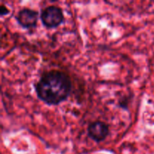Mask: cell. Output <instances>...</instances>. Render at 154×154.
Returning <instances> with one entry per match:
<instances>
[{
	"instance_id": "cell-6",
	"label": "cell",
	"mask_w": 154,
	"mask_h": 154,
	"mask_svg": "<svg viewBox=\"0 0 154 154\" xmlns=\"http://www.w3.org/2000/svg\"><path fill=\"white\" fill-rule=\"evenodd\" d=\"M0 12H1V15H6L9 14V9L6 7L4 5H2L1 8H0Z\"/></svg>"
},
{
	"instance_id": "cell-5",
	"label": "cell",
	"mask_w": 154,
	"mask_h": 154,
	"mask_svg": "<svg viewBox=\"0 0 154 154\" xmlns=\"http://www.w3.org/2000/svg\"><path fill=\"white\" fill-rule=\"evenodd\" d=\"M129 104V99H128L127 96H126V97L125 96V97L121 98V99H120V100L118 101L119 107L123 108V109L127 110Z\"/></svg>"
},
{
	"instance_id": "cell-4",
	"label": "cell",
	"mask_w": 154,
	"mask_h": 154,
	"mask_svg": "<svg viewBox=\"0 0 154 154\" xmlns=\"http://www.w3.org/2000/svg\"><path fill=\"white\" fill-rule=\"evenodd\" d=\"M88 136L96 142L103 141L109 135V126L102 121H95L90 123L87 128Z\"/></svg>"
},
{
	"instance_id": "cell-3",
	"label": "cell",
	"mask_w": 154,
	"mask_h": 154,
	"mask_svg": "<svg viewBox=\"0 0 154 154\" xmlns=\"http://www.w3.org/2000/svg\"><path fill=\"white\" fill-rule=\"evenodd\" d=\"M38 19V12L32 9L23 8L18 12L16 20L18 24L23 28L31 29L35 28Z\"/></svg>"
},
{
	"instance_id": "cell-2",
	"label": "cell",
	"mask_w": 154,
	"mask_h": 154,
	"mask_svg": "<svg viewBox=\"0 0 154 154\" xmlns=\"http://www.w3.org/2000/svg\"><path fill=\"white\" fill-rule=\"evenodd\" d=\"M42 24L48 29L57 28L64 21V14L61 8L50 5L42 11L40 15Z\"/></svg>"
},
{
	"instance_id": "cell-1",
	"label": "cell",
	"mask_w": 154,
	"mask_h": 154,
	"mask_svg": "<svg viewBox=\"0 0 154 154\" xmlns=\"http://www.w3.org/2000/svg\"><path fill=\"white\" fill-rule=\"evenodd\" d=\"M37 97L48 105H57L68 99L72 90L69 75L59 70L46 72L35 84Z\"/></svg>"
}]
</instances>
